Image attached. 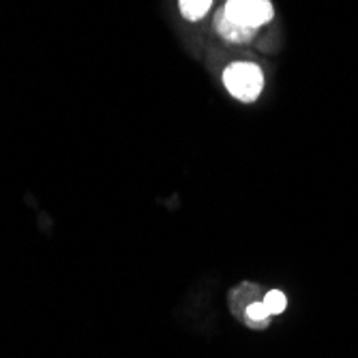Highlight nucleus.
Returning <instances> with one entry per match:
<instances>
[{
    "label": "nucleus",
    "instance_id": "nucleus-1",
    "mask_svg": "<svg viewBox=\"0 0 358 358\" xmlns=\"http://www.w3.org/2000/svg\"><path fill=\"white\" fill-rule=\"evenodd\" d=\"M223 84L238 101H255L259 90H262L264 78L257 64L234 62L223 71Z\"/></svg>",
    "mask_w": 358,
    "mask_h": 358
},
{
    "label": "nucleus",
    "instance_id": "nucleus-2",
    "mask_svg": "<svg viewBox=\"0 0 358 358\" xmlns=\"http://www.w3.org/2000/svg\"><path fill=\"white\" fill-rule=\"evenodd\" d=\"M223 11L232 20H236L243 26L253 28V30L271 22L273 13H275L271 0H227Z\"/></svg>",
    "mask_w": 358,
    "mask_h": 358
},
{
    "label": "nucleus",
    "instance_id": "nucleus-3",
    "mask_svg": "<svg viewBox=\"0 0 358 358\" xmlns=\"http://www.w3.org/2000/svg\"><path fill=\"white\" fill-rule=\"evenodd\" d=\"M217 32H219V35H221L225 41H230V43H247V41H251L253 35H255V30H253V28L243 26L241 22L232 20L225 11H221V13L217 15Z\"/></svg>",
    "mask_w": 358,
    "mask_h": 358
},
{
    "label": "nucleus",
    "instance_id": "nucleus-4",
    "mask_svg": "<svg viewBox=\"0 0 358 358\" xmlns=\"http://www.w3.org/2000/svg\"><path fill=\"white\" fill-rule=\"evenodd\" d=\"M255 301H259V287L253 285V283H243V285H238L236 289L230 292V309L238 317H243L247 307L251 303H255Z\"/></svg>",
    "mask_w": 358,
    "mask_h": 358
},
{
    "label": "nucleus",
    "instance_id": "nucleus-5",
    "mask_svg": "<svg viewBox=\"0 0 358 358\" xmlns=\"http://www.w3.org/2000/svg\"><path fill=\"white\" fill-rule=\"evenodd\" d=\"M271 317L273 315H271V311L266 309V305L262 301L251 303L247 307L245 315H243V320L247 322V327H251V329H264V327H268Z\"/></svg>",
    "mask_w": 358,
    "mask_h": 358
},
{
    "label": "nucleus",
    "instance_id": "nucleus-6",
    "mask_svg": "<svg viewBox=\"0 0 358 358\" xmlns=\"http://www.w3.org/2000/svg\"><path fill=\"white\" fill-rule=\"evenodd\" d=\"M178 5H180V13L187 20L198 22V20H202L208 13L213 0H178Z\"/></svg>",
    "mask_w": 358,
    "mask_h": 358
},
{
    "label": "nucleus",
    "instance_id": "nucleus-7",
    "mask_svg": "<svg viewBox=\"0 0 358 358\" xmlns=\"http://www.w3.org/2000/svg\"><path fill=\"white\" fill-rule=\"evenodd\" d=\"M262 303L266 305V309L271 311V315H279V313H283V311H285L287 299H285L283 292L273 289V292H268V294L262 299Z\"/></svg>",
    "mask_w": 358,
    "mask_h": 358
}]
</instances>
